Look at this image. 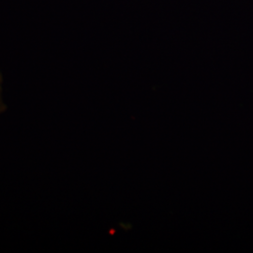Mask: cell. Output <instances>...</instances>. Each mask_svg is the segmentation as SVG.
Wrapping results in <instances>:
<instances>
[{"label":"cell","instance_id":"1","mask_svg":"<svg viewBox=\"0 0 253 253\" xmlns=\"http://www.w3.org/2000/svg\"><path fill=\"white\" fill-rule=\"evenodd\" d=\"M5 109V105L3 104L2 100H1V77H0V113Z\"/></svg>","mask_w":253,"mask_h":253}]
</instances>
